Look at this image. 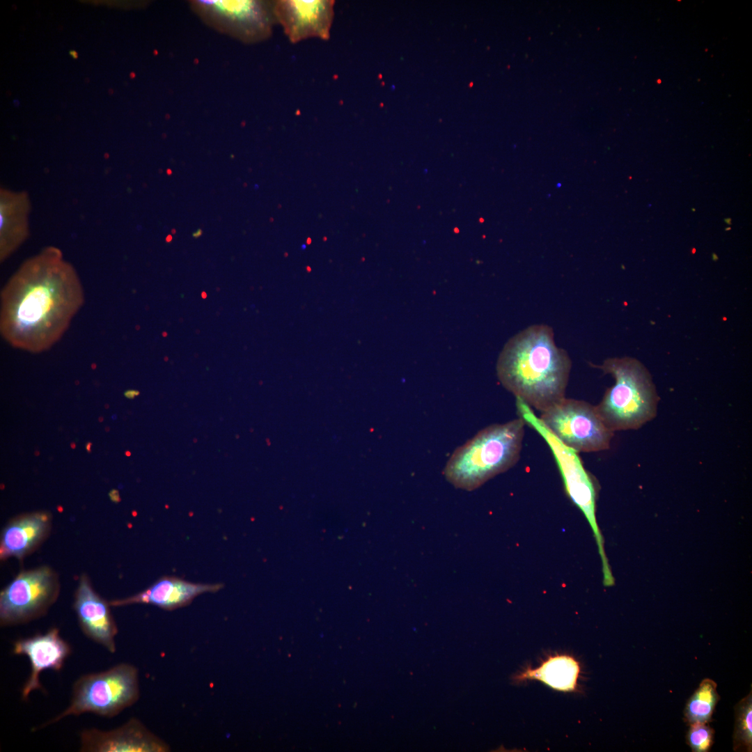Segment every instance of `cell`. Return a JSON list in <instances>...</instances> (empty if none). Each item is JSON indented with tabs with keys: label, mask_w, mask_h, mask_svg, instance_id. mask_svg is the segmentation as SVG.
Masks as SVG:
<instances>
[{
	"label": "cell",
	"mask_w": 752,
	"mask_h": 752,
	"mask_svg": "<svg viewBox=\"0 0 752 752\" xmlns=\"http://www.w3.org/2000/svg\"><path fill=\"white\" fill-rule=\"evenodd\" d=\"M730 229V227H728V228H726V230H728Z\"/></svg>",
	"instance_id": "obj_25"
},
{
	"label": "cell",
	"mask_w": 752,
	"mask_h": 752,
	"mask_svg": "<svg viewBox=\"0 0 752 752\" xmlns=\"http://www.w3.org/2000/svg\"><path fill=\"white\" fill-rule=\"evenodd\" d=\"M516 405L519 415L526 424L535 430L549 444L561 472L566 491L587 517L596 538L600 554L603 555L602 537L595 519L597 491L592 476L583 467L577 453L566 447L549 432L529 406L519 398L516 399Z\"/></svg>",
	"instance_id": "obj_7"
},
{
	"label": "cell",
	"mask_w": 752,
	"mask_h": 752,
	"mask_svg": "<svg viewBox=\"0 0 752 752\" xmlns=\"http://www.w3.org/2000/svg\"><path fill=\"white\" fill-rule=\"evenodd\" d=\"M69 54L75 59H77L78 58V54L75 50L70 51Z\"/></svg>",
	"instance_id": "obj_21"
},
{
	"label": "cell",
	"mask_w": 752,
	"mask_h": 752,
	"mask_svg": "<svg viewBox=\"0 0 752 752\" xmlns=\"http://www.w3.org/2000/svg\"><path fill=\"white\" fill-rule=\"evenodd\" d=\"M139 696V671L130 664L120 663L103 671L88 673L74 683L68 707L39 728L84 713L111 718L134 705Z\"/></svg>",
	"instance_id": "obj_5"
},
{
	"label": "cell",
	"mask_w": 752,
	"mask_h": 752,
	"mask_svg": "<svg viewBox=\"0 0 752 752\" xmlns=\"http://www.w3.org/2000/svg\"><path fill=\"white\" fill-rule=\"evenodd\" d=\"M81 752H168L169 746L136 718L109 730L88 728L80 733Z\"/></svg>",
	"instance_id": "obj_10"
},
{
	"label": "cell",
	"mask_w": 752,
	"mask_h": 752,
	"mask_svg": "<svg viewBox=\"0 0 752 752\" xmlns=\"http://www.w3.org/2000/svg\"><path fill=\"white\" fill-rule=\"evenodd\" d=\"M223 587L222 583H196L176 577H163L146 590L109 604L113 606L146 604L171 611L189 604L201 594L216 593Z\"/></svg>",
	"instance_id": "obj_14"
},
{
	"label": "cell",
	"mask_w": 752,
	"mask_h": 752,
	"mask_svg": "<svg viewBox=\"0 0 752 752\" xmlns=\"http://www.w3.org/2000/svg\"><path fill=\"white\" fill-rule=\"evenodd\" d=\"M57 595V583L47 567L20 573L1 593V625L22 623L41 616Z\"/></svg>",
	"instance_id": "obj_8"
},
{
	"label": "cell",
	"mask_w": 752,
	"mask_h": 752,
	"mask_svg": "<svg viewBox=\"0 0 752 752\" xmlns=\"http://www.w3.org/2000/svg\"><path fill=\"white\" fill-rule=\"evenodd\" d=\"M91 445H92V444L91 442H88V443L86 444V448L88 451V452L91 451Z\"/></svg>",
	"instance_id": "obj_24"
},
{
	"label": "cell",
	"mask_w": 752,
	"mask_h": 752,
	"mask_svg": "<svg viewBox=\"0 0 752 752\" xmlns=\"http://www.w3.org/2000/svg\"><path fill=\"white\" fill-rule=\"evenodd\" d=\"M752 694L750 693L735 706L733 749L751 752L752 749Z\"/></svg>",
	"instance_id": "obj_18"
},
{
	"label": "cell",
	"mask_w": 752,
	"mask_h": 752,
	"mask_svg": "<svg viewBox=\"0 0 752 752\" xmlns=\"http://www.w3.org/2000/svg\"><path fill=\"white\" fill-rule=\"evenodd\" d=\"M526 423L520 416L482 429L452 453L444 469L456 488L471 491L519 460Z\"/></svg>",
	"instance_id": "obj_3"
},
{
	"label": "cell",
	"mask_w": 752,
	"mask_h": 752,
	"mask_svg": "<svg viewBox=\"0 0 752 752\" xmlns=\"http://www.w3.org/2000/svg\"><path fill=\"white\" fill-rule=\"evenodd\" d=\"M84 301L74 268L49 248L29 259L1 292L0 332L10 345L32 353L48 350L68 329Z\"/></svg>",
	"instance_id": "obj_1"
},
{
	"label": "cell",
	"mask_w": 752,
	"mask_h": 752,
	"mask_svg": "<svg viewBox=\"0 0 752 752\" xmlns=\"http://www.w3.org/2000/svg\"><path fill=\"white\" fill-rule=\"evenodd\" d=\"M592 366L615 380L595 406L609 429L613 432L637 430L656 416L659 398L649 371L639 360L611 357Z\"/></svg>",
	"instance_id": "obj_4"
},
{
	"label": "cell",
	"mask_w": 752,
	"mask_h": 752,
	"mask_svg": "<svg viewBox=\"0 0 752 752\" xmlns=\"http://www.w3.org/2000/svg\"><path fill=\"white\" fill-rule=\"evenodd\" d=\"M687 735V744L694 752H707L711 749L714 739V730L708 723H694Z\"/></svg>",
	"instance_id": "obj_19"
},
{
	"label": "cell",
	"mask_w": 752,
	"mask_h": 752,
	"mask_svg": "<svg viewBox=\"0 0 752 752\" xmlns=\"http://www.w3.org/2000/svg\"><path fill=\"white\" fill-rule=\"evenodd\" d=\"M724 222L726 223L728 225H731L732 219H731V218H725L724 219Z\"/></svg>",
	"instance_id": "obj_23"
},
{
	"label": "cell",
	"mask_w": 752,
	"mask_h": 752,
	"mask_svg": "<svg viewBox=\"0 0 752 752\" xmlns=\"http://www.w3.org/2000/svg\"><path fill=\"white\" fill-rule=\"evenodd\" d=\"M201 234H202V230L199 229L198 230H197V231H196V233H194L193 234V236H194V237H199V236H200V235H201Z\"/></svg>",
	"instance_id": "obj_22"
},
{
	"label": "cell",
	"mask_w": 752,
	"mask_h": 752,
	"mask_svg": "<svg viewBox=\"0 0 752 752\" xmlns=\"http://www.w3.org/2000/svg\"><path fill=\"white\" fill-rule=\"evenodd\" d=\"M198 4L224 19L244 40L256 41L267 37L276 19L272 7L260 1L203 0Z\"/></svg>",
	"instance_id": "obj_12"
},
{
	"label": "cell",
	"mask_w": 752,
	"mask_h": 752,
	"mask_svg": "<svg viewBox=\"0 0 752 752\" xmlns=\"http://www.w3.org/2000/svg\"><path fill=\"white\" fill-rule=\"evenodd\" d=\"M125 454L127 455H130V453L129 452L125 453Z\"/></svg>",
	"instance_id": "obj_26"
},
{
	"label": "cell",
	"mask_w": 752,
	"mask_h": 752,
	"mask_svg": "<svg viewBox=\"0 0 752 752\" xmlns=\"http://www.w3.org/2000/svg\"><path fill=\"white\" fill-rule=\"evenodd\" d=\"M139 394V392L138 391L132 390V391H126L125 393V396L126 398H127L133 399L135 396H137Z\"/></svg>",
	"instance_id": "obj_20"
},
{
	"label": "cell",
	"mask_w": 752,
	"mask_h": 752,
	"mask_svg": "<svg viewBox=\"0 0 752 752\" xmlns=\"http://www.w3.org/2000/svg\"><path fill=\"white\" fill-rule=\"evenodd\" d=\"M13 653L27 657L31 672L22 689V698L26 700L30 694L42 686L40 673L47 669L60 671L71 653V647L60 635L56 628L44 634L19 639L13 645Z\"/></svg>",
	"instance_id": "obj_11"
},
{
	"label": "cell",
	"mask_w": 752,
	"mask_h": 752,
	"mask_svg": "<svg viewBox=\"0 0 752 752\" xmlns=\"http://www.w3.org/2000/svg\"><path fill=\"white\" fill-rule=\"evenodd\" d=\"M334 3L332 0H281L273 3V11L292 42L312 37L327 40Z\"/></svg>",
	"instance_id": "obj_9"
},
{
	"label": "cell",
	"mask_w": 752,
	"mask_h": 752,
	"mask_svg": "<svg viewBox=\"0 0 752 752\" xmlns=\"http://www.w3.org/2000/svg\"><path fill=\"white\" fill-rule=\"evenodd\" d=\"M572 361L558 347L553 329L535 324L511 337L497 359L502 386L540 412L565 398Z\"/></svg>",
	"instance_id": "obj_2"
},
{
	"label": "cell",
	"mask_w": 752,
	"mask_h": 752,
	"mask_svg": "<svg viewBox=\"0 0 752 752\" xmlns=\"http://www.w3.org/2000/svg\"><path fill=\"white\" fill-rule=\"evenodd\" d=\"M49 517L36 512L21 516L11 521L3 530L1 558H22L34 548L47 535Z\"/></svg>",
	"instance_id": "obj_15"
},
{
	"label": "cell",
	"mask_w": 752,
	"mask_h": 752,
	"mask_svg": "<svg viewBox=\"0 0 752 752\" xmlns=\"http://www.w3.org/2000/svg\"><path fill=\"white\" fill-rule=\"evenodd\" d=\"M109 606L95 593L87 579L82 577L74 602L80 627L87 637L114 653L118 629Z\"/></svg>",
	"instance_id": "obj_13"
},
{
	"label": "cell",
	"mask_w": 752,
	"mask_h": 752,
	"mask_svg": "<svg viewBox=\"0 0 752 752\" xmlns=\"http://www.w3.org/2000/svg\"><path fill=\"white\" fill-rule=\"evenodd\" d=\"M716 683L710 679H704L698 689L689 698L684 708V719L689 723H709L719 700Z\"/></svg>",
	"instance_id": "obj_17"
},
{
	"label": "cell",
	"mask_w": 752,
	"mask_h": 752,
	"mask_svg": "<svg viewBox=\"0 0 752 752\" xmlns=\"http://www.w3.org/2000/svg\"><path fill=\"white\" fill-rule=\"evenodd\" d=\"M542 424L561 443L576 453L609 448L613 432L588 402L565 398L541 412Z\"/></svg>",
	"instance_id": "obj_6"
},
{
	"label": "cell",
	"mask_w": 752,
	"mask_h": 752,
	"mask_svg": "<svg viewBox=\"0 0 752 752\" xmlns=\"http://www.w3.org/2000/svg\"><path fill=\"white\" fill-rule=\"evenodd\" d=\"M580 673L579 663L568 655L550 657L535 669L527 668L515 679L518 682L538 680L554 689L573 691Z\"/></svg>",
	"instance_id": "obj_16"
}]
</instances>
